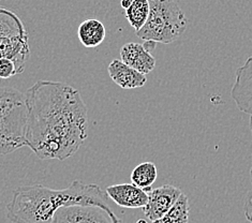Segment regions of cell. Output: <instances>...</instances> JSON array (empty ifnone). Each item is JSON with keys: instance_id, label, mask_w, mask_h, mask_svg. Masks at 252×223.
Here are the masks:
<instances>
[{"instance_id": "1", "label": "cell", "mask_w": 252, "mask_h": 223, "mask_svg": "<svg viewBox=\"0 0 252 223\" xmlns=\"http://www.w3.org/2000/svg\"><path fill=\"white\" fill-rule=\"evenodd\" d=\"M26 146L41 160L63 161L88 137L87 106L79 90L63 82L40 80L25 93Z\"/></svg>"}, {"instance_id": "2", "label": "cell", "mask_w": 252, "mask_h": 223, "mask_svg": "<svg viewBox=\"0 0 252 223\" xmlns=\"http://www.w3.org/2000/svg\"><path fill=\"white\" fill-rule=\"evenodd\" d=\"M71 205H97L112 209L109 196L99 186L74 180L59 190L42 185L20 187L7 205V217L13 223H54L57 210Z\"/></svg>"}, {"instance_id": "3", "label": "cell", "mask_w": 252, "mask_h": 223, "mask_svg": "<svg viewBox=\"0 0 252 223\" xmlns=\"http://www.w3.org/2000/svg\"><path fill=\"white\" fill-rule=\"evenodd\" d=\"M28 107L25 94L0 87V155L26 146Z\"/></svg>"}, {"instance_id": "4", "label": "cell", "mask_w": 252, "mask_h": 223, "mask_svg": "<svg viewBox=\"0 0 252 223\" xmlns=\"http://www.w3.org/2000/svg\"><path fill=\"white\" fill-rule=\"evenodd\" d=\"M149 15L145 25L135 32L140 39L171 44L187 29V19L175 0H148Z\"/></svg>"}, {"instance_id": "5", "label": "cell", "mask_w": 252, "mask_h": 223, "mask_svg": "<svg viewBox=\"0 0 252 223\" xmlns=\"http://www.w3.org/2000/svg\"><path fill=\"white\" fill-rule=\"evenodd\" d=\"M29 55L28 34L22 21L13 12L0 7V59H10L24 71Z\"/></svg>"}, {"instance_id": "6", "label": "cell", "mask_w": 252, "mask_h": 223, "mask_svg": "<svg viewBox=\"0 0 252 223\" xmlns=\"http://www.w3.org/2000/svg\"><path fill=\"white\" fill-rule=\"evenodd\" d=\"M119 219L112 209L97 205H71L57 210L54 223H117Z\"/></svg>"}, {"instance_id": "7", "label": "cell", "mask_w": 252, "mask_h": 223, "mask_svg": "<svg viewBox=\"0 0 252 223\" xmlns=\"http://www.w3.org/2000/svg\"><path fill=\"white\" fill-rule=\"evenodd\" d=\"M182 194L183 191L172 185L152 189L148 192V202L146 206L143 207V213L149 221L158 220L169 212Z\"/></svg>"}, {"instance_id": "8", "label": "cell", "mask_w": 252, "mask_h": 223, "mask_svg": "<svg viewBox=\"0 0 252 223\" xmlns=\"http://www.w3.org/2000/svg\"><path fill=\"white\" fill-rule=\"evenodd\" d=\"M231 97L241 112L252 114V56L235 72Z\"/></svg>"}, {"instance_id": "9", "label": "cell", "mask_w": 252, "mask_h": 223, "mask_svg": "<svg viewBox=\"0 0 252 223\" xmlns=\"http://www.w3.org/2000/svg\"><path fill=\"white\" fill-rule=\"evenodd\" d=\"M148 44H140L135 42H129L122 46L121 60L129 67L146 75L155 69L156 59L148 49Z\"/></svg>"}, {"instance_id": "10", "label": "cell", "mask_w": 252, "mask_h": 223, "mask_svg": "<svg viewBox=\"0 0 252 223\" xmlns=\"http://www.w3.org/2000/svg\"><path fill=\"white\" fill-rule=\"evenodd\" d=\"M107 196L126 208H143L148 202V193L133 184H119L109 186L105 190Z\"/></svg>"}, {"instance_id": "11", "label": "cell", "mask_w": 252, "mask_h": 223, "mask_svg": "<svg viewBox=\"0 0 252 223\" xmlns=\"http://www.w3.org/2000/svg\"><path fill=\"white\" fill-rule=\"evenodd\" d=\"M107 72L111 80L123 89L141 88L147 82L146 75L129 67L121 59H114L109 64Z\"/></svg>"}, {"instance_id": "12", "label": "cell", "mask_w": 252, "mask_h": 223, "mask_svg": "<svg viewBox=\"0 0 252 223\" xmlns=\"http://www.w3.org/2000/svg\"><path fill=\"white\" fill-rule=\"evenodd\" d=\"M106 35L105 26L100 21L89 19L84 21L77 29V38L87 49L99 46L104 41Z\"/></svg>"}, {"instance_id": "13", "label": "cell", "mask_w": 252, "mask_h": 223, "mask_svg": "<svg viewBox=\"0 0 252 223\" xmlns=\"http://www.w3.org/2000/svg\"><path fill=\"white\" fill-rule=\"evenodd\" d=\"M158 176L157 166L153 162H143L134 167L131 173V182L139 188L146 191L147 193L152 191V186Z\"/></svg>"}, {"instance_id": "14", "label": "cell", "mask_w": 252, "mask_h": 223, "mask_svg": "<svg viewBox=\"0 0 252 223\" xmlns=\"http://www.w3.org/2000/svg\"><path fill=\"white\" fill-rule=\"evenodd\" d=\"M190 204L188 196L184 192L176 203L162 218L152 223H189Z\"/></svg>"}, {"instance_id": "15", "label": "cell", "mask_w": 252, "mask_h": 223, "mask_svg": "<svg viewBox=\"0 0 252 223\" xmlns=\"http://www.w3.org/2000/svg\"><path fill=\"white\" fill-rule=\"evenodd\" d=\"M126 19L130 26L134 28L135 32L145 25L149 15V1L148 0H134L130 7L125 10Z\"/></svg>"}, {"instance_id": "16", "label": "cell", "mask_w": 252, "mask_h": 223, "mask_svg": "<svg viewBox=\"0 0 252 223\" xmlns=\"http://www.w3.org/2000/svg\"><path fill=\"white\" fill-rule=\"evenodd\" d=\"M244 214L246 219L252 223V190H250L247 193V196H246L244 204Z\"/></svg>"}, {"instance_id": "17", "label": "cell", "mask_w": 252, "mask_h": 223, "mask_svg": "<svg viewBox=\"0 0 252 223\" xmlns=\"http://www.w3.org/2000/svg\"><path fill=\"white\" fill-rule=\"evenodd\" d=\"M134 0H121V5L123 7V9L127 10L130 5L133 3Z\"/></svg>"}, {"instance_id": "18", "label": "cell", "mask_w": 252, "mask_h": 223, "mask_svg": "<svg viewBox=\"0 0 252 223\" xmlns=\"http://www.w3.org/2000/svg\"><path fill=\"white\" fill-rule=\"evenodd\" d=\"M249 127H250V131H251V134H252V114L250 115V123H249Z\"/></svg>"}, {"instance_id": "19", "label": "cell", "mask_w": 252, "mask_h": 223, "mask_svg": "<svg viewBox=\"0 0 252 223\" xmlns=\"http://www.w3.org/2000/svg\"><path fill=\"white\" fill-rule=\"evenodd\" d=\"M135 223H148L146 220H144V219H140L139 221H136Z\"/></svg>"}, {"instance_id": "20", "label": "cell", "mask_w": 252, "mask_h": 223, "mask_svg": "<svg viewBox=\"0 0 252 223\" xmlns=\"http://www.w3.org/2000/svg\"><path fill=\"white\" fill-rule=\"evenodd\" d=\"M250 179H251V184H252V164H251V168H250Z\"/></svg>"}, {"instance_id": "21", "label": "cell", "mask_w": 252, "mask_h": 223, "mask_svg": "<svg viewBox=\"0 0 252 223\" xmlns=\"http://www.w3.org/2000/svg\"><path fill=\"white\" fill-rule=\"evenodd\" d=\"M117 223H124V222H123V220H122V219H119V221H118Z\"/></svg>"}]
</instances>
